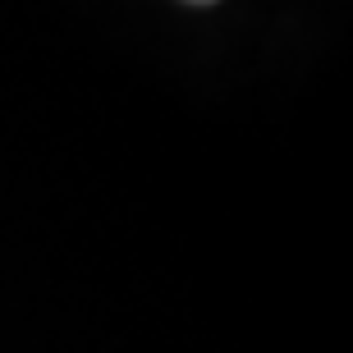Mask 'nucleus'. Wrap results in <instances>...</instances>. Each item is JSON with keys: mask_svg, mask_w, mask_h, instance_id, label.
I'll return each instance as SVG.
<instances>
[{"mask_svg": "<svg viewBox=\"0 0 353 353\" xmlns=\"http://www.w3.org/2000/svg\"><path fill=\"white\" fill-rule=\"evenodd\" d=\"M188 5H216V0H188Z\"/></svg>", "mask_w": 353, "mask_h": 353, "instance_id": "f257e3e1", "label": "nucleus"}]
</instances>
